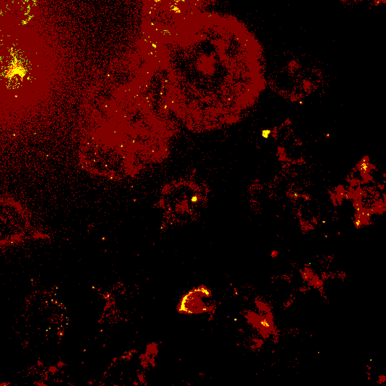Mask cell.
Returning <instances> with one entry per match:
<instances>
[{"instance_id": "cell-2", "label": "cell", "mask_w": 386, "mask_h": 386, "mask_svg": "<svg viewBox=\"0 0 386 386\" xmlns=\"http://www.w3.org/2000/svg\"><path fill=\"white\" fill-rule=\"evenodd\" d=\"M18 41V38L0 32V79H6L12 85L30 79V56L23 47L24 44Z\"/></svg>"}, {"instance_id": "cell-1", "label": "cell", "mask_w": 386, "mask_h": 386, "mask_svg": "<svg viewBox=\"0 0 386 386\" xmlns=\"http://www.w3.org/2000/svg\"><path fill=\"white\" fill-rule=\"evenodd\" d=\"M60 306L50 294H36L27 303L21 320V331L26 341L35 346H47L59 337L55 330V318H59L55 312Z\"/></svg>"}, {"instance_id": "cell-4", "label": "cell", "mask_w": 386, "mask_h": 386, "mask_svg": "<svg viewBox=\"0 0 386 386\" xmlns=\"http://www.w3.org/2000/svg\"><path fill=\"white\" fill-rule=\"evenodd\" d=\"M9 3H0V6H6L5 12H7L9 16L12 17L15 19L21 20V22H27L31 18L33 9L35 6H31L32 4H36L35 0H6Z\"/></svg>"}, {"instance_id": "cell-3", "label": "cell", "mask_w": 386, "mask_h": 386, "mask_svg": "<svg viewBox=\"0 0 386 386\" xmlns=\"http://www.w3.org/2000/svg\"><path fill=\"white\" fill-rule=\"evenodd\" d=\"M27 226V214L21 204L0 197V243L18 239Z\"/></svg>"}]
</instances>
